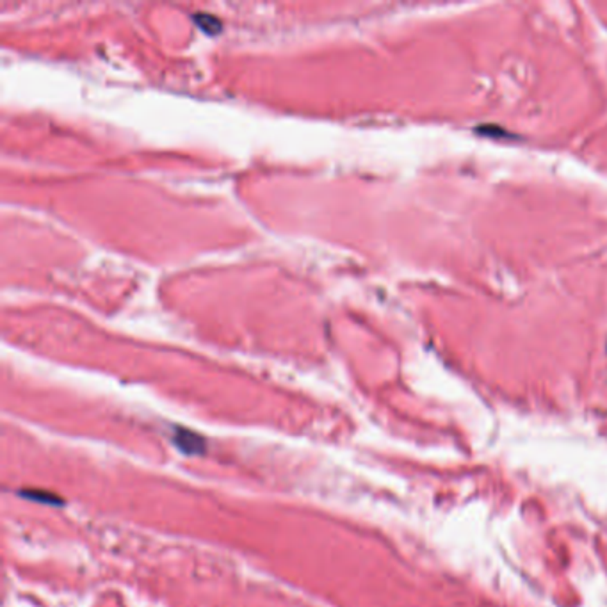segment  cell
I'll list each match as a JSON object with an SVG mask.
<instances>
[{
  "label": "cell",
  "instance_id": "6da1fadb",
  "mask_svg": "<svg viewBox=\"0 0 607 607\" xmlns=\"http://www.w3.org/2000/svg\"><path fill=\"white\" fill-rule=\"evenodd\" d=\"M175 444L182 453L185 454H200L205 451V440L189 429H179L175 435Z\"/></svg>",
  "mask_w": 607,
  "mask_h": 607
},
{
  "label": "cell",
  "instance_id": "7a4b0ae2",
  "mask_svg": "<svg viewBox=\"0 0 607 607\" xmlns=\"http://www.w3.org/2000/svg\"><path fill=\"white\" fill-rule=\"evenodd\" d=\"M27 497H33V499H38V500H46V502H59V499L52 497V495H34L33 491L30 493H26Z\"/></svg>",
  "mask_w": 607,
  "mask_h": 607
}]
</instances>
